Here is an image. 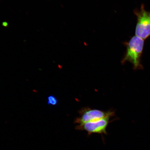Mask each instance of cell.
I'll return each mask as SVG.
<instances>
[{
  "instance_id": "obj_1",
  "label": "cell",
  "mask_w": 150,
  "mask_h": 150,
  "mask_svg": "<svg viewBox=\"0 0 150 150\" xmlns=\"http://www.w3.org/2000/svg\"><path fill=\"white\" fill-rule=\"evenodd\" d=\"M126 45V54L122 63L130 62L133 64L134 70H141L143 67L141 63L140 59L144 48V39L135 35L127 43Z\"/></svg>"
},
{
  "instance_id": "obj_2",
  "label": "cell",
  "mask_w": 150,
  "mask_h": 150,
  "mask_svg": "<svg viewBox=\"0 0 150 150\" xmlns=\"http://www.w3.org/2000/svg\"><path fill=\"white\" fill-rule=\"evenodd\" d=\"M134 13L137 19L136 35L145 40L150 35V12L146 11L142 5L139 10L134 11Z\"/></svg>"
},
{
  "instance_id": "obj_3",
  "label": "cell",
  "mask_w": 150,
  "mask_h": 150,
  "mask_svg": "<svg viewBox=\"0 0 150 150\" xmlns=\"http://www.w3.org/2000/svg\"><path fill=\"white\" fill-rule=\"evenodd\" d=\"M79 114V117L77 118L75 121V123L78 125L97 120L108 116L112 117L114 115V112H105L99 110L84 108L80 110Z\"/></svg>"
},
{
  "instance_id": "obj_4",
  "label": "cell",
  "mask_w": 150,
  "mask_h": 150,
  "mask_svg": "<svg viewBox=\"0 0 150 150\" xmlns=\"http://www.w3.org/2000/svg\"><path fill=\"white\" fill-rule=\"evenodd\" d=\"M111 117L108 116L93 121L88 122L78 125L76 128L77 130L87 131L89 134H106V129L109 123Z\"/></svg>"
},
{
  "instance_id": "obj_5",
  "label": "cell",
  "mask_w": 150,
  "mask_h": 150,
  "mask_svg": "<svg viewBox=\"0 0 150 150\" xmlns=\"http://www.w3.org/2000/svg\"><path fill=\"white\" fill-rule=\"evenodd\" d=\"M47 104L50 105L56 106L58 104L57 99L53 95H50L48 97Z\"/></svg>"
}]
</instances>
